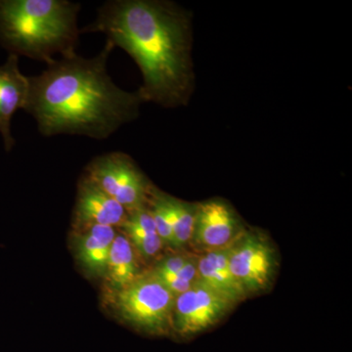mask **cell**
<instances>
[{"mask_svg": "<svg viewBox=\"0 0 352 352\" xmlns=\"http://www.w3.org/2000/svg\"><path fill=\"white\" fill-rule=\"evenodd\" d=\"M113 294L116 310L129 325L149 335L168 333L175 296L151 271Z\"/></svg>", "mask_w": 352, "mask_h": 352, "instance_id": "obj_4", "label": "cell"}, {"mask_svg": "<svg viewBox=\"0 0 352 352\" xmlns=\"http://www.w3.org/2000/svg\"><path fill=\"white\" fill-rule=\"evenodd\" d=\"M115 46L106 41L92 58L78 53L58 58L38 76H29L24 111L45 138L80 135L104 140L138 119L144 103L138 90L122 89L108 73Z\"/></svg>", "mask_w": 352, "mask_h": 352, "instance_id": "obj_2", "label": "cell"}, {"mask_svg": "<svg viewBox=\"0 0 352 352\" xmlns=\"http://www.w3.org/2000/svg\"><path fill=\"white\" fill-rule=\"evenodd\" d=\"M199 280L235 305L247 298L228 263V247L206 252L198 259Z\"/></svg>", "mask_w": 352, "mask_h": 352, "instance_id": "obj_12", "label": "cell"}, {"mask_svg": "<svg viewBox=\"0 0 352 352\" xmlns=\"http://www.w3.org/2000/svg\"><path fill=\"white\" fill-rule=\"evenodd\" d=\"M89 179L115 199L127 212L149 203L151 185L135 162L124 152H110L94 157L85 168Z\"/></svg>", "mask_w": 352, "mask_h": 352, "instance_id": "obj_5", "label": "cell"}, {"mask_svg": "<svg viewBox=\"0 0 352 352\" xmlns=\"http://www.w3.org/2000/svg\"><path fill=\"white\" fill-rule=\"evenodd\" d=\"M74 215L75 226L78 229L92 226L115 228V226H122L127 219L126 208L106 194L87 175H83L78 183Z\"/></svg>", "mask_w": 352, "mask_h": 352, "instance_id": "obj_9", "label": "cell"}, {"mask_svg": "<svg viewBox=\"0 0 352 352\" xmlns=\"http://www.w3.org/2000/svg\"><path fill=\"white\" fill-rule=\"evenodd\" d=\"M100 32L138 64L143 101L186 106L194 90L191 15L166 0H109L80 34Z\"/></svg>", "mask_w": 352, "mask_h": 352, "instance_id": "obj_1", "label": "cell"}, {"mask_svg": "<svg viewBox=\"0 0 352 352\" xmlns=\"http://www.w3.org/2000/svg\"><path fill=\"white\" fill-rule=\"evenodd\" d=\"M76 237V258L88 274L105 277L111 247L115 240L113 227L92 226L80 229Z\"/></svg>", "mask_w": 352, "mask_h": 352, "instance_id": "obj_11", "label": "cell"}, {"mask_svg": "<svg viewBox=\"0 0 352 352\" xmlns=\"http://www.w3.org/2000/svg\"><path fill=\"white\" fill-rule=\"evenodd\" d=\"M228 263L245 293H258L270 287L276 267V256L263 234L242 231L228 245Z\"/></svg>", "mask_w": 352, "mask_h": 352, "instance_id": "obj_6", "label": "cell"}, {"mask_svg": "<svg viewBox=\"0 0 352 352\" xmlns=\"http://www.w3.org/2000/svg\"><path fill=\"white\" fill-rule=\"evenodd\" d=\"M233 303L200 280L175 298L171 328L183 339L212 328L230 311Z\"/></svg>", "mask_w": 352, "mask_h": 352, "instance_id": "obj_7", "label": "cell"}, {"mask_svg": "<svg viewBox=\"0 0 352 352\" xmlns=\"http://www.w3.org/2000/svg\"><path fill=\"white\" fill-rule=\"evenodd\" d=\"M29 90V76L21 72L19 57L9 54L4 64L0 65V136L7 153L15 146L11 131L14 113L24 110Z\"/></svg>", "mask_w": 352, "mask_h": 352, "instance_id": "obj_10", "label": "cell"}, {"mask_svg": "<svg viewBox=\"0 0 352 352\" xmlns=\"http://www.w3.org/2000/svg\"><path fill=\"white\" fill-rule=\"evenodd\" d=\"M82 6L69 0H0V45L46 65L76 53Z\"/></svg>", "mask_w": 352, "mask_h": 352, "instance_id": "obj_3", "label": "cell"}, {"mask_svg": "<svg viewBox=\"0 0 352 352\" xmlns=\"http://www.w3.org/2000/svg\"><path fill=\"white\" fill-rule=\"evenodd\" d=\"M188 261L189 258L182 256L164 258L157 264L156 267L152 270V272L157 275L175 274V273L182 270Z\"/></svg>", "mask_w": 352, "mask_h": 352, "instance_id": "obj_16", "label": "cell"}, {"mask_svg": "<svg viewBox=\"0 0 352 352\" xmlns=\"http://www.w3.org/2000/svg\"><path fill=\"white\" fill-rule=\"evenodd\" d=\"M161 195L173 229V247H182L193 237L197 205L185 203L166 194L161 193Z\"/></svg>", "mask_w": 352, "mask_h": 352, "instance_id": "obj_14", "label": "cell"}, {"mask_svg": "<svg viewBox=\"0 0 352 352\" xmlns=\"http://www.w3.org/2000/svg\"><path fill=\"white\" fill-rule=\"evenodd\" d=\"M133 248L126 236L116 235L109 254L105 278L113 292L126 288L139 276Z\"/></svg>", "mask_w": 352, "mask_h": 352, "instance_id": "obj_13", "label": "cell"}, {"mask_svg": "<svg viewBox=\"0 0 352 352\" xmlns=\"http://www.w3.org/2000/svg\"><path fill=\"white\" fill-rule=\"evenodd\" d=\"M239 219L221 199L198 204L192 240L207 252L224 249L242 232Z\"/></svg>", "mask_w": 352, "mask_h": 352, "instance_id": "obj_8", "label": "cell"}, {"mask_svg": "<svg viewBox=\"0 0 352 352\" xmlns=\"http://www.w3.org/2000/svg\"><path fill=\"white\" fill-rule=\"evenodd\" d=\"M122 228L126 233V238L133 249L138 250L139 254L144 258H152L163 248L164 242L157 233L145 232L138 227L124 222Z\"/></svg>", "mask_w": 352, "mask_h": 352, "instance_id": "obj_15", "label": "cell"}]
</instances>
